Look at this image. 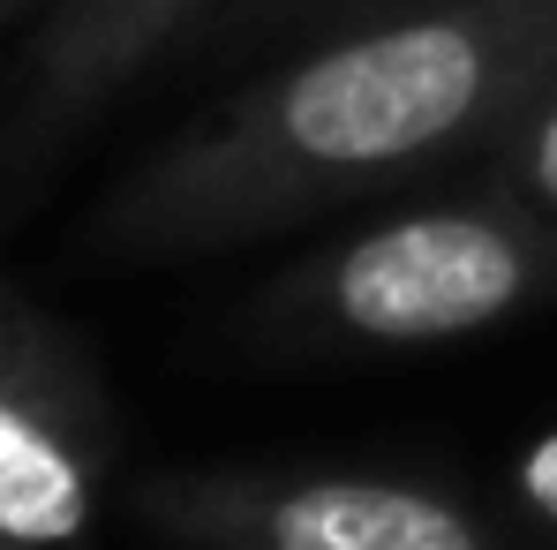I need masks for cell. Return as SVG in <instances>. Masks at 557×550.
<instances>
[{
  "mask_svg": "<svg viewBox=\"0 0 557 550\" xmlns=\"http://www.w3.org/2000/svg\"><path fill=\"white\" fill-rule=\"evenodd\" d=\"M557 69V0H414L347 15L136 159L84 219V257H219L490 159Z\"/></svg>",
  "mask_w": 557,
  "mask_h": 550,
  "instance_id": "obj_1",
  "label": "cell"
},
{
  "mask_svg": "<svg viewBox=\"0 0 557 550\" xmlns=\"http://www.w3.org/2000/svg\"><path fill=\"white\" fill-rule=\"evenodd\" d=\"M557 294V219L505 182L414 196L294 257L249 325L317 355H422L520 325Z\"/></svg>",
  "mask_w": 557,
  "mask_h": 550,
  "instance_id": "obj_2",
  "label": "cell"
},
{
  "mask_svg": "<svg viewBox=\"0 0 557 550\" xmlns=\"http://www.w3.org/2000/svg\"><path fill=\"white\" fill-rule=\"evenodd\" d=\"M128 505L166 550H512L453 482L376 467H166Z\"/></svg>",
  "mask_w": 557,
  "mask_h": 550,
  "instance_id": "obj_3",
  "label": "cell"
},
{
  "mask_svg": "<svg viewBox=\"0 0 557 550\" xmlns=\"http://www.w3.org/2000/svg\"><path fill=\"white\" fill-rule=\"evenodd\" d=\"M113 460L91 355L0 265V550H98Z\"/></svg>",
  "mask_w": 557,
  "mask_h": 550,
  "instance_id": "obj_4",
  "label": "cell"
},
{
  "mask_svg": "<svg viewBox=\"0 0 557 550\" xmlns=\"http://www.w3.org/2000/svg\"><path fill=\"white\" fill-rule=\"evenodd\" d=\"M219 8L226 0H53L30 38L15 113L0 129V167L53 159L84 121H98L136 76H151Z\"/></svg>",
  "mask_w": 557,
  "mask_h": 550,
  "instance_id": "obj_5",
  "label": "cell"
},
{
  "mask_svg": "<svg viewBox=\"0 0 557 550\" xmlns=\"http://www.w3.org/2000/svg\"><path fill=\"white\" fill-rule=\"evenodd\" d=\"M490 182H505L520 204H535V211L557 219V69H550V84L520 106L505 144L490 151Z\"/></svg>",
  "mask_w": 557,
  "mask_h": 550,
  "instance_id": "obj_6",
  "label": "cell"
},
{
  "mask_svg": "<svg viewBox=\"0 0 557 550\" xmlns=\"http://www.w3.org/2000/svg\"><path fill=\"white\" fill-rule=\"evenodd\" d=\"M505 513L535 528L543 543H557V423L520 438V453L505 460Z\"/></svg>",
  "mask_w": 557,
  "mask_h": 550,
  "instance_id": "obj_7",
  "label": "cell"
},
{
  "mask_svg": "<svg viewBox=\"0 0 557 550\" xmlns=\"http://www.w3.org/2000/svg\"><path fill=\"white\" fill-rule=\"evenodd\" d=\"M272 15H324V23H347V15H370V8H414V0H264Z\"/></svg>",
  "mask_w": 557,
  "mask_h": 550,
  "instance_id": "obj_8",
  "label": "cell"
},
{
  "mask_svg": "<svg viewBox=\"0 0 557 550\" xmlns=\"http://www.w3.org/2000/svg\"><path fill=\"white\" fill-rule=\"evenodd\" d=\"M30 8H38V0H0V30H8L15 15H30Z\"/></svg>",
  "mask_w": 557,
  "mask_h": 550,
  "instance_id": "obj_9",
  "label": "cell"
}]
</instances>
